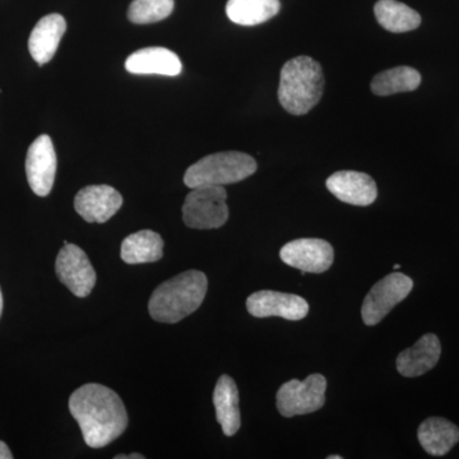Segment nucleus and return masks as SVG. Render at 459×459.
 I'll return each mask as SVG.
<instances>
[{
    "mask_svg": "<svg viewBox=\"0 0 459 459\" xmlns=\"http://www.w3.org/2000/svg\"><path fill=\"white\" fill-rule=\"evenodd\" d=\"M69 411L91 448L107 446L128 427L123 401L105 385L90 383L78 388L69 398Z\"/></svg>",
    "mask_w": 459,
    "mask_h": 459,
    "instance_id": "obj_1",
    "label": "nucleus"
},
{
    "mask_svg": "<svg viewBox=\"0 0 459 459\" xmlns=\"http://www.w3.org/2000/svg\"><path fill=\"white\" fill-rule=\"evenodd\" d=\"M207 276L201 271H186L161 283L150 299L148 310L157 322L175 325L195 312L207 294Z\"/></svg>",
    "mask_w": 459,
    "mask_h": 459,
    "instance_id": "obj_2",
    "label": "nucleus"
},
{
    "mask_svg": "<svg viewBox=\"0 0 459 459\" xmlns=\"http://www.w3.org/2000/svg\"><path fill=\"white\" fill-rule=\"evenodd\" d=\"M325 90V75L316 60L296 56L282 66L280 75L281 107L292 115H305L320 101Z\"/></svg>",
    "mask_w": 459,
    "mask_h": 459,
    "instance_id": "obj_3",
    "label": "nucleus"
},
{
    "mask_svg": "<svg viewBox=\"0 0 459 459\" xmlns=\"http://www.w3.org/2000/svg\"><path fill=\"white\" fill-rule=\"evenodd\" d=\"M256 171V162L247 153L229 151L205 156L190 166L184 175L188 188L197 186H223L238 183L252 177Z\"/></svg>",
    "mask_w": 459,
    "mask_h": 459,
    "instance_id": "obj_4",
    "label": "nucleus"
},
{
    "mask_svg": "<svg viewBox=\"0 0 459 459\" xmlns=\"http://www.w3.org/2000/svg\"><path fill=\"white\" fill-rule=\"evenodd\" d=\"M228 193L223 186H197L183 204L184 223L190 229H220L228 222Z\"/></svg>",
    "mask_w": 459,
    "mask_h": 459,
    "instance_id": "obj_5",
    "label": "nucleus"
},
{
    "mask_svg": "<svg viewBox=\"0 0 459 459\" xmlns=\"http://www.w3.org/2000/svg\"><path fill=\"white\" fill-rule=\"evenodd\" d=\"M327 379L322 374H312L307 379H292L277 392V409L285 418L307 415L322 409L325 403Z\"/></svg>",
    "mask_w": 459,
    "mask_h": 459,
    "instance_id": "obj_6",
    "label": "nucleus"
},
{
    "mask_svg": "<svg viewBox=\"0 0 459 459\" xmlns=\"http://www.w3.org/2000/svg\"><path fill=\"white\" fill-rule=\"evenodd\" d=\"M413 289V281L401 272H394L377 281L362 304L361 316L367 325H377L403 301Z\"/></svg>",
    "mask_w": 459,
    "mask_h": 459,
    "instance_id": "obj_7",
    "label": "nucleus"
},
{
    "mask_svg": "<svg viewBox=\"0 0 459 459\" xmlns=\"http://www.w3.org/2000/svg\"><path fill=\"white\" fill-rule=\"evenodd\" d=\"M56 270L60 282L78 298L89 296L96 285V272L89 256L80 247L68 241H65L56 256Z\"/></svg>",
    "mask_w": 459,
    "mask_h": 459,
    "instance_id": "obj_8",
    "label": "nucleus"
},
{
    "mask_svg": "<svg viewBox=\"0 0 459 459\" xmlns=\"http://www.w3.org/2000/svg\"><path fill=\"white\" fill-rule=\"evenodd\" d=\"M281 259L290 267L309 273H323L334 259L333 247L322 238H296L282 247Z\"/></svg>",
    "mask_w": 459,
    "mask_h": 459,
    "instance_id": "obj_9",
    "label": "nucleus"
},
{
    "mask_svg": "<svg viewBox=\"0 0 459 459\" xmlns=\"http://www.w3.org/2000/svg\"><path fill=\"white\" fill-rule=\"evenodd\" d=\"M56 153L49 135L36 138L26 157V174L32 192L47 197L53 189L56 175Z\"/></svg>",
    "mask_w": 459,
    "mask_h": 459,
    "instance_id": "obj_10",
    "label": "nucleus"
},
{
    "mask_svg": "<svg viewBox=\"0 0 459 459\" xmlns=\"http://www.w3.org/2000/svg\"><path fill=\"white\" fill-rule=\"evenodd\" d=\"M247 309L255 318L280 316L296 322L307 316L309 304L301 296L263 290L247 298Z\"/></svg>",
    "mask_w": 459,
    "mask_h": 459,
    "instance_id": "obj_11",
    "label": "nucleus"
},
{
    "mask_svg": "<svg viewBox=\"0 0 459 459\" xmlns=\"http://www.w3.org/2000/svg\"><path fill=\"white\" fill-rule=\"evenodd\" d=\"M122 205V195L110 186H86L74 198L75 211L90 223L108 221Z\"/></svg>",
    "mask_w": 459,
    "mask_h": 459,
    "instance_id": "obj_12",
    "label": "nucleus"
},
{
    "mask_svg": "<svg viewBox=\"0 0 459 459\" xmlns=\"http://www.w3.org/2000/svg\"><path fill=\"white\" fill-rule=\"evenodd\" d=\"M332 195L347 204L367 207L376 202L377 188L376 181L364 172L344 170L334 172L325 181Z\"/></svg>",
    "mask_w": 459,
    "mask_h": 459,
    "instance_id": "obj_13",
    "label": "nucleus"
},
{
    "mask_svg": "<svg viewBox=\"0 0 459 459\" xmlns=\"http://www.w3.org/2000/svg\"><path fill=\"white\" fill-rule=\"evenodd\" d=\"M126 69L132 74L177 77L183 71L180 57L166 48H146L131 54Z\"/></svg>",
    "mask_w": 459,
    "mask_h": 459,
    "instance_id": "obj_14",
    "label": "nucleus"
},
{
    "mask_svg": "<svg viewBox=\"0 0 459 459\" xmlns=\"http://www.w3.org/2000/svg\"><path fill=\"white\" fill-rule=\"evenodd\" d=\"M440 355L442 344L439 338L434 333L424 334L412 347L398 355V373L407 377L424 376L439 362Z\"/></svg>",
    "mask_w": 459,
    "mask_h": 459,
    "instance_id": "obj_15",
    "label": "nucleus"
},
{
    "mask_svg": "<svg viewBox=\"0 0 459 459\" xmlns=\"http://www.w3.org/2000/svg\"><path fill=\"white\" fill-rule=\"evenodd\" d=\"M66 22L65 17L53 13L42 17L33 27L29 39V50L38 65H47L56 56L60 40L65 35Z\"/></svg>",
    "mask_w": 459,
    "mask_h": 459,
    "instance_id": "obj_16",
    "label": "nucleus"
},
{
    "mask_svg": "<svg viewBox=\"0 0 459 459\" xmlns=\"http://www.w3.org/2000/svg\"><path fill=\"white\" fill-rule=\"evenodd\" d=\"M213 403L217 421L221 425L223 434L226 437L237 434L240 429L241 418L238 386L232 377H220L213 392Z\"/></svg>",
    "mask_w": 459,
    "mask_h": 459,
    "instance_id": "obj_17",
    "label": "nucleus"
},
{
    "mask_svg": "<svg viewBox=\"0 0 459 459\" xmlns=\"http://www.w3.org/2000/svg\"><path fill=\"white\" fill-rule=\"evenodd\" d=\"M418 437L425 452L442 457L459 442V429L448 420L430 418L420 425Z\"/></svg>",
    "mask_w": 459,
    "mask_h": 459,
    "instance_id": "obj_18",
    "label": "nucleus"
},
{
    "mask_svg": "<svg viewBox=\"0 0 459 459\" xmlns=\"http://www.w3.org/2000/svg\"><path fill=\"white\" fill-rule=\"evenodd\" d=\"M164 255V240L152 230H141L124 238L120 256L128 264L160 261Z\"/></svg>",
    "mask_w": 459,
    "mask_h": 459,
    "instance_id": "obj_19",
    "label": "nucleus"
},
{
    "mask_svg": "<svg viewBox=\"0 0 459 459\" xmlns=\"http://www.w3.org/2000/svg\"><path fill=\"white\" fill-rule=\"evenodd\" d=\"M280 9V0H229L226 14L237 25L256 26L277 16Z\"/></svg>",
    "mask_w": 459,
    "mask_h": 459,
    "instance_id": "obj_20",
    "label": "nucleus"
},
{
    "mask_svg": "<svg viewBox=\"0 0 459 459\" xmlns=\"http://www.w3.org/2000/svg\"><path fill=\"white\" fill-rule=\"evenodd\" d=\"M374 13L377 23L389 32L413 31L421 25V16L418 12L397 0H379L374 7Z\"/></svg>",
    "mask_w": 459,
    "mask_h": 459,
    "instance_id": "obj_21",
    "label": "nucleus"
},
{
    "mask_svg": "<svg viewBox=\"0 0 459 459\" xmlns=\"http://www.w3.org/2000/svg\"><path fill=\"white\" fill-rule=\"evenodd\" d=\"M421 83V74L411 66H397L377 74L371 81V91L377 96L411 92Z\"/></svg>",
    "mask_w": 459,
    "mask_h": 459,
    "instance_id": "obj_22",
    "label": "nucleus"
},
{
    "mask_svg": "<svg viewBox=\"0 0 459 459\" xmlns=\"http://www.w3.org/2000/svg\"><path fill=\"white\" fill-rule=\"evenodd\" d=\"M174 11V0H133L129 5L128 18L137 25L159 22Z\"/></svg>",
    "mask_w": 459,
    "mask_h": 459,
    "instance_id": "obj_23",
    "label": "nucleus"
},
{
    "mask_svg": "<svg viewBox=\"0 0 459 459\" xmlns=\"http://www.w3.org/2000/svg\"><path fill=\"white\" fill-rule=\"evenodd\" d=\"M13 458V455H12L11 449L8 448L7 444L2 442L0 440V459H12Z\"/></svg>",
    "mask_w": 459,
    "mask_h": 459,
    "instance_id": "obj_24",
    "label": "nucleus"
},
{
    "mask_svg": "<svg viewBox=\"0 0 459 459\" xmlns=\"http://www.w3.org/2000/svg\"><path fill=\"white\" fill-rule=\"evenodd\" d=\"M114 458L115 459H144V455H140V453H133V455H115Z\"/></svg>",
    "mask_w": 459,
    "mask_h": 459,
    "instance_id": "obj_25",
    "label": "nucleus"
},
{
    "mask_svg": "<svg viewBox=\"0 0 459 459\" xmlns=\"http://www.w3.org/2000/svg\"><path fill=\"white\" fill-rule=\"evenodd\" d=\"M2 312H3V295H2V291H0V316H2Z\"/></svg>",
    "mask_w": 459,
    "mask_h": 459,
    "instance_id": "obj_26",
    "label": "nucleus"
},
{
    "mask_svg": "<svg viewBox=\"0 0 459 459\" xmlns=\"http://www.w3.org/2000/svg\"><path fill=\"white\" fill-rule=\"evenodd\" d=\"M328 459H342L341 455H329Z\"/></svg>",
    "mask_w": 459,
    "mask_h": 459,
    "instance_id": "obj_27",
    "label": "nucleus"
},
{
    "mask_svg": "<svg viewBox=\"0 0 459 459\" xmlns=\"http://www.w3.org/2000/svg\"><path fill=\"white\" fill-rule=\"evenodd\" d=\"M394 268L395 271L400 270L401 265L400 264H394Z\"/></svg>",
    "mask_w": 459,
    "mask_h": 459,
    "instance_id": "obj_28",
    "label": "nucleus"
}]
</instances>
